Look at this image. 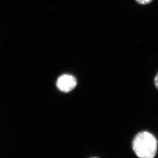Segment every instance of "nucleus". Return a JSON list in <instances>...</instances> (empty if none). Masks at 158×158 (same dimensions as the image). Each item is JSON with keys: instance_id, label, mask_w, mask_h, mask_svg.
Instances as JSON below:
<instances>
[{"instance_id": "1", "label": "nucleus", "mask_w": 158, "mask_h": 158, "mask_svg": "<svg viewBox=\"0 0 158 158\" xmlns=\"http://www.w3.org/2000/svg\"><path fill=\"white\" fill-rule=\"evenodd\" d=\"M157 148L158 143L155 137L147 131L137 134L132 142V149L139 158H154Z\"/></svg>"}, {"instance_id": "2", "label": "nucleus", "mask_w": 158, "mask_h": 158, "mask_svg": "<svg viewBox=\"0 0 158 158\" xmlns=\"http://www.w3.org/2000/svg\"><path fill=\"white\" fill-rule=\"evenodd\" d=\"M77 80L73 76L64 75L60 77L56 81V86L60 91L69 93L76 86Z\"/></svg>"}, {"instance_id": "3", "label": "nucleus", "mask_w": 158, "mask_h": 158, "mask_svg": "<svg viewBox=\"0 0 158 158\" xmlns=\"http://www.w3.org/2000/svg\"><path fill=\"white\" fill-rule=\"evenodd\" d=\"M135 1L137 3H138L139 4L144 5L148 4L153 0H135Z\"/></svg>"}, {"instance_id": "4", "label": "nucleus", "mask_w": 158, "mask_h": 158, "mask_svg": "<svg viewBox=\"0 0 158 158\" xmlns=\"http://www.w3.org/2000/svg\"><path fill=\"white\" fill-rule=\"evenodd\" d=\"M154 83H155L156 87L158 89V73L156 76L155 79H154Z\"/></svg>"}, {"instance_id": "5", "label": "nucleus", "mask_w": 158, "mask_h": 158, "mask_svg": "<svg viewBox=\"0 0 158 158\" xmlns=\"http://www.w3.org/2000/svg\"></svg>"}]
</instances>
